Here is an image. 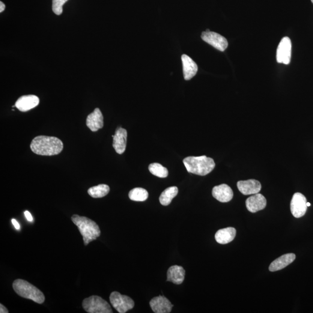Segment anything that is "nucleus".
Instances as JSON below:
<instances>
[{"label": "nucleus", "mask_w": 313, "mask_h": 313, "mask_svg": "<svg viewBox=\"0 0 313 313\" xmlns=\"http://www.w3.org/2000/svg\"><path fill=\"white\" fill-rule=\"evenodd\" d=\"M296 256L294 253H287L278 259H276L271 264L269 267L270 271H276L284 269L295 261Z\"/></svg>", "instance_id": "19"}, {"label": "nucleus", "mask_w": 313, "mask_h": 313, "mask_svg": "<svg viewBox=\"0 0 313 313\" xmlns=\"http://www.w3.org/2000/svg\"><path fill=\"white\" fill-rule=\"evenodd\" d=\"M206 32H210V30L207 29V31H206Z\"/></svg>", "instance_id": "31"}, {"label": "nucleus", "mask_w": 313, "mask_h": 313, "mask_svg": "<svg viewBox=\"0 0 313 313\" xmlns=\"http://www.w3.org/2000/svg\"><path fill=\"white\" fill-rule=\"evenodd\" d=\"M150 306L154 313H171L174 305L163 296L154 297L150 300Z\"/></svg>", "instance_id": "10"}, {"label": "nucleus", "mask_w": 313, "mask_h": 313, "mask_svg": "<svg viewBox=\"0 0 313 313\" xmlns=\"http://www.w3.org/2000/svg\"><path fill=\"white\" fill-rule=\"evenodd\" d=\"M307 202L306 198L302 193L294 194L291 202V211L295 217L299 218L305 215L308 209Z\"/></svg>", "instance_id": "9"}, {"label": "nucleus", "mask_w": 313, "mask_h": 313, "mask_svg": "<svg viewBox=\"0 0 313 313\" xmlns=\"http://www.w3.org/2000/svg\"><path fill=\"white\" fill-rule=\"evenodd\" d=\"M12 223H13V225L14 226V227L16 228V230H20V225L19 224V223L16 221V219H13L11 220Z\"/></svg>", "instance_id": "27"}, {"label": "nucleus", "mask_w": 313, "mask_h": 313, "mask_svg": "<svg viewBox=\"0 0 313 313\" xmlns=\"http://www.w3.org/2000/svg\"><path fill=\"white\" fill-rule=\"evenodd\" d=\"M0 313H8V309L3 306L2 304H0Z\"/></svg>", "instance_id": "28"}, {"label": "nucleus", "mask_w": 313, "mask_h": 313, "mask_svg": "<svg viewBox=\"0 0 313 313\" xmlns=\"http://www.w3.org/2000/svg\"><path fill=\"white\" fill-rule=\"evenodd\" d=\"M306 204H307V206H308V207L311 206V203H309V202H307Z\"/></svg>", "instance_id": "30"}, {"label": "nucleus", "mask_w": 313, "mask_h": 313, "mask_svg": "<svg viewBox=\"0 0 313 313\" xmlns=\"http://www.w3.org/2000/svg\"><path fill=\"white\" fill-rule=\"evenodd\" d=\"M39 103V98L35 95H24L17 100L16 107L20 112H25L34 108Z\"/></svg>", "instance_id": "13"}, {"label": "nucleus", "mask_w": 313, "mask_h": 313, "mask_svg": "<svg viewBox=\"0 0 313 313\" xmlns=\"http://www.w3.org/2000/svg\"><path fill=\"white\" fill-rule=\"evenodd\" d=\"M236 235V230L233 228L222 229L215 234V240L220 244H226L231 242Z\"/></svg>", "instance_id": "20"}, {"label": "nucleus", "mask_w": 313, "mask_h": 313, "mask_svg": "<svg viewBox=\"0 0 313 313\" xmlns=\"http://www.w3.org/2000/svg\"><path fill=\"white\" fill-rule=\"evenodd\" d=\"M110 301L113 308L120 313H126L135 306L134 301L130 297L115 291L110 294Z\"/></svg>", "instance_id": "6"}, {"label": "nucleus", "mask_w": 313, "mask_h": 313, "mask_svg": "<svg viewBox=\"0 0 313 313\" xmlns=\"http://www.w3.org/2000/svg\"><path fill=\"white\" fill-rule=\"evenodd\" d=\"M292 43L290 38H282L277 50L276 58L279 64L289 65L291 59Z\"/></svg>", "instance_id": "8"}, {"label": "nucleus", "mask_w": 313, "mask_h": 313, "mask_svg": "<svg viewBox=\"0 0 313 313\" xmlns=\"http://www.w3.org/2000/svg\"><path fill=\"white\" fill-rule=\"evenodd\" d=\"M86 124L92 132H96L103 128V117L99 109H95L93 112L88 115Z\"/></svg>", "instance_id": "16"}, {"label": "nucleus", "mask_w": 313, "mask_h": 313, "mask_svg": "<svg viewBox=\"0 0 313 313\" xmlns=\"http://www.w3.org/2000/svg\"><path fill=\"white\" fill-rule=\"evenodd\" d=\"M13 287L15 292L20 297L31 299L35 303L43 304L46 299L43 292L26 280H16L13 282Z\"/></svg>", "instance_id": "4"}, {"label": "nucleus", "mask_w": 313, "mask_h": 313, "mask_svg": "<svg viewBox=\"0 0 313 313\" xmlns=\"http://www.w3.org/2000/svg\"><path fill=\"white\" fill-rule=\"evenodd\" d=\"M178 189L177 187L172 186L167 188L161 195L159 200L161 204L167 206L171 204L173 198L177 196Z\"/></svg>", "instance_id": "21"}, {"label": "nucleus", "mask_w": 313, "mask_h": 313, "mask_svg": "<svg viewBox=\"0 0 313 313\" xmlns=\"http://www.w3.org/2000/svg\"><path fill=\"white\" fill-rule=\"evenodd\" d=\"M25 215L26 217L27 220H28V221L32 222L33 220V217L32 216L31 214L30 213L29 211H26L25 212Z\"/></svg>", "instance_id": "26"}, {"label": "nucleus", "mask_w": 313, "mask_h": 313, "mask_svg": "<svg viewBox=\"0 0 313 313\" xmlns=\"http://www.w3.org/2000/svg\"><path fill=\"white\" fill-rule=\"evenodd\" d=\"M148 191L143 188H135L129 193L130 199L134 201H145L148 199Z\"/></svg>", "instance_id": "23"}, {"label": "nucleus", "mask_w": 313, "mask_h": 313, "mask_svg": "<svg viewBox=\"0 0 313 313\" xmlns=\"http://www.w3.org/2000/svg\"><path fill=\"white\" fill-rule=\"evenodd\" d=\"M213 196L217 201L228 202L233 198V192L228 184H222L213 188Z\"/></svg>", "instance_id": "15"}, {"label": "nucleus", "mask_w": 313, "mask_h": 313, "mask_svg": "<svg viewBox=\"0 0 313 313\" xmlns=\"http://www.w3.org/2000/svg\"><path fill=\"white\" fill-rule=\"evenodd\" d=\"M183 162L188 172L199 176L210 174L215 167L214 160L206 156L187 157Z\"/></svg>", "instance_id": "3"}, {"label": "nucleus", "mask_w": 313, "mask_h": 313, "mask_svg": "<svg viewBox=\"0 0 313 313\" xmlns=\"http://www.w3.org/2000/svg\"><path fill=\"white\" fill-rule=\"evenodd\" d=\"M71 220L78 228L85 246L100 236L101 232L99 226L93 220L78 214H74L71 217Z\"/></svg>", "instance_id": "2"}, {"label": "nucleus", "mask_w": 313, "mask_h": 313, "mask_svg": "<svg viewBox=\"0 0 313 313\" xmlns=\"http://www.w3.org/2000/svg\"><path fill=\"white\" fill-rule=\"evenodd\" d=\"M127 131L123 128H118L113 137V146L119 154L124 153L126 149Z\"/></svg>", "instance_id": "14"}, {"label": "nucleus", "mask_w": 313, "mask_h": 313, "mask_svg": "<svg viewBox=\"0 0 313 313\" xmlns=\"http://www.w3.org/2000/svg\"><path fill=\"white\" fill-rule=\"evenodd\" d=\"M149 171L152 174L157 177L165 178L168 177V171L165 167H164L159 163L151 164L148 166Z\"/></svg>", "instance_id": "24"}, {"label": "nucleus", "mask_w": 313, "mask_h": 313, "mask_svg": "<svg viewBox=\"0 0 313 313\" xmlns=\"http://www.w3.org/2000/svg\"><path fill=\"white\" fill-rule=\"evenodd\" d=\"M184 80H190L196 76L198 71V65L193 59L187 55L181 56Z\"/></svg>", "instance_id": "17"}, {"label": "nucleus", "mask_w": 313, "mask_h": 313, "mask_svg": "<svg viewBox=\"0 0 313 313\" xmlns=\"http://www.w3.org/2000/svg\"><path fill=\"white\" fill-rule=\"evenodd\" d=\"M31 148L34 153L41 156H55L61 153L64 144L56 137L38 136L32 140Z\"/></svg>", "instance_id": "1"}, {"label": "nucleus", "mask_w": 313, "mask_h": 313, "mask_svg": "<svg viewBox=\"0 0 313 313\" xmlns=\"http://www.w3.org/2000/svg\"><path fill=\"white\" fill-rule=\"evenodd\" d=\"M68 0H52V11L57 16L63 13V6Z\"/></svg>", "instance_id": "25"}, {"label": "nucleus", "mask_w": 313, "mask_h": 313, "mask_svg": "<svg viewBox=\"0 0 313 313\" xmlns=\"http://www.w3.org/2000/svg\"><path fill=\"white\" fill-rule=\"evenodd\" d=\"M237 185L240 192L246 196L258 194L262 188L261 183L255 180L241 181H238Z\"/></svg>", "instance_id": "12"}, {"label": "nucleus", "mask_w": 313, "mask_h": 313, "mask_svg": "<svg viewBox=\"0 0 313 313\" xmlns=\"http://www.w3.org/2000/svg\"><path fill=\"white\" fill-rule=\"evenodd\" d=\"M202 40L211 45L214 49L225 51L228 47V42L226 38L222 35L213 32H204L202 33Z\"/></svg>", "instance_id": "7"}, {"label": "nucleus", "mask_w": 313, "mask_h": 313, "mask_svg": "<svg viewBox=\"0 0 313 313\" xmlns=\"http://www.w3.org/2000/svg\"><path fill=\"white\" fill-rule=\"evenodd\" d=\"M109 192V186L104 184L92 187L88 190V195L95 198H104L108 195Z\"/></svg>", "instance_id": "22"}, {"label": "nucleus", "mask_w": 313, "mask_h": 313, "mask_svg": "<svg viewBox=\"0 0 313 313\" xmlns=\"http://www.w3.org/2000/svg\"><path fill=\"white\" fill-rule=\"evenodd\" d=\"M5 5L2 1L0 2V13H2L5 10Z\"/></svg>", "instance_id": "29"}, {"label": "nucleus", "mask_w": 313, "mask_h": 313, "mask_svg": "<svg viewBox=\"0 0 313 313\" xmlns=\"http://www.w3.org/2000/svg\"><path fill=\"white\" fill-rule=\"evenodd\" d=\"M246 203L247 210L250 213H256L266 208L267 201L263 195L258 193L247 198Z\"/></svg>", "instance_id": "11"}, {"label": "nucleus", "mask_w": 313, "mask_h": 313, "mask_svg": "<svg viewBox=\"0 0 313 313\" xmlns=\"http://www.w3.org/2000/svg\"><path fill=\"white\" fill-rule=\"evenodd\" d=\"M185 276V270L183 267L175 265L169 268L167 272V281L174 283L175 284H182Z\"/></svg>", "instance_id": "18"}, {"label": "nucleus", "mask_w": 313, "mask_h": 313, "mask_svg": "<svg viewBox=\"0 0 313 313\" xmlns=\"http://www.w3.org/2000/svg\"><path fill=\"white\" fill-rule=\"evenodd\" d=\"M312 2L313 3V0H311Z\"/></svg>", "instance_id": "32"}, {"label": "nucleus", "mask_w": 313, "mask_h": 313, "mask_svg": "<svg viewBox=\"0 0 313 313\" xmlns=\"http://www.w3.org/2000/svg\"><path fill=\"white\" fill-rule=\"evenodd\" d=\"M82 307L89 313H112L109 304L96 295L86 298L82 302Z\"/></svg>", "instance_id": "5"}]
</instances>
